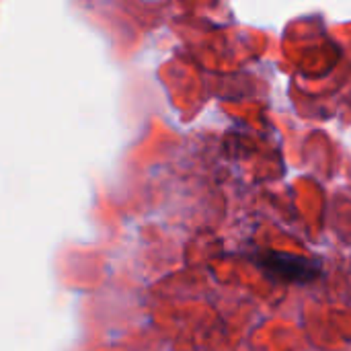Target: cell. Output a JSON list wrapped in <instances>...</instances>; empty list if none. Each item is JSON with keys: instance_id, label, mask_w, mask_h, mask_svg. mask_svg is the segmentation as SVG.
Segmentation results:
<instances>
[{"instance_id": "1", "label": "cell", "mask_w": 351, "mask_h": 351, "mask_svg": "<svg viewBox=\"0 0 351 351\" xmlns=\"http://www.w3.org/2000/svg\"><path fill=\"white\" fill-rule=\"evenodd\" d=\"M253 263L261 269V274L271 282L282 284H296L306 286L319 280L321 276V263L308 257H300L294 253L284 251H259L253 257Z\"/></svg>"}]
</instances>
